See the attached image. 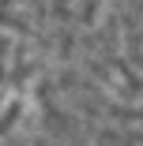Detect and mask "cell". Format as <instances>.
Masks as SVG:
<instances>
[{
	"label": "cell",
	"instance_id": "1",
	"mask_svg": "<svg viewBox=\"0 0 143 146\" xmlns=\"http://www.w3.org/2000/svg\"><path fill=\"white\" fill-rule=\"evenodd\" d=\"M75 56L45 79V146H143V52L121 56L94 34L68 45Z\"/></svg>",
	"mask_w": 143,
	"mask_h": 146
}]
</instances>
